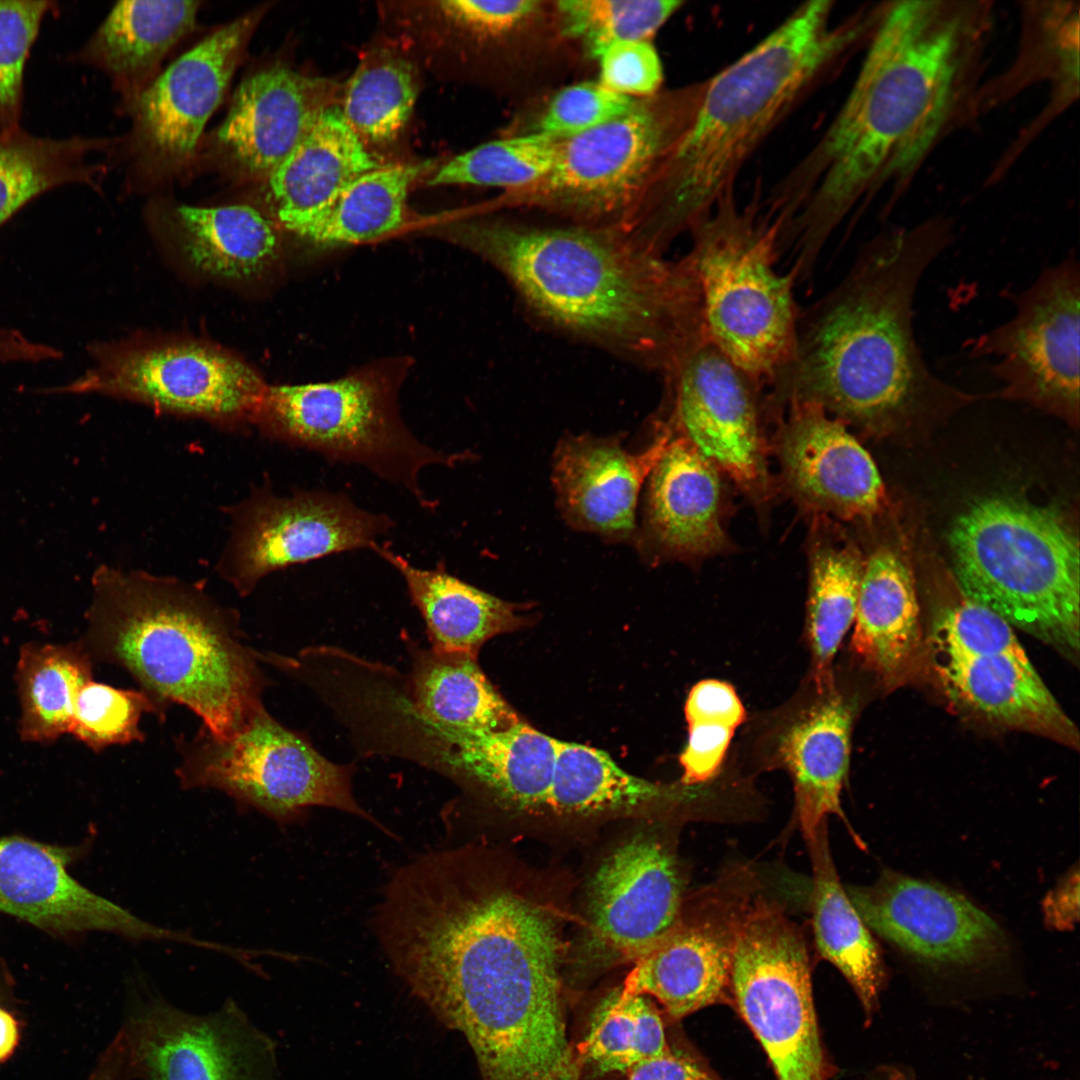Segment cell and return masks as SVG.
Instances as JSON below:
<instances>
[{
  "instance_id": "obj_20",
  "label": "cell",
  "mask_w": 1080,
  "mask_h": 1080,
  "mask_svg": "<svg viewBox=\"0 0 1080 1080\" xmlns=\"http://www.w3.org/2000/svg\"><path fill=\"white\" fill-rule=\"evenodd\" d=\"M747 873H734L684 907L676 926L634 962L622 986L652 996L673 1018L714 1004L730 991L739 931L752 901Z\"/></svg>"
},
{
  "instance_id": "obj_27",
  "label": "cell",
  "mask_w": 1080,
  "mask_h": 1080,
  "mask_svg": "<svg viewBox=\"0 0 1080 1080\" xmlns=\"http://www.w3.org/2000/svg\"><path fill=\"white\" fill-rule=\"evenodd\" d=\"M946 693L992 722L1071 748L1079 732L1032 665L1022 645L964 656H933Z\"/></svg>"
},
{
  "instance_id": "obj_29",
  "label": "cell",
  "mask_w": 1080,
  "mask_h": 1080,
  "mask_svg": "<svg viewBox=\"0 0 1080 1080\" xmlns=\"http://www.w3.org/2000/svg\"><path fill=\"white\" fill-rule=\"evenodd\" d=\"M379 166L332 104L262 182L267 215L297 236L347 183Z\"/></svg>"
},
{
  "instance_id": "obj_22",
  "label": "cell",
  "mask_w": 1080,
  "mask_h": 1080,
  "mask_svg": "<svg viewBox=\"0 0 1080 1080\" xmlns=\"http://www.w3.org/2000/svg\"><path fill=\"white\" fill-rule=\"evenodd\" d=\"M846 892L869 929L920 961L971 965L1007 951L993 918L938 884L886 870L872 885Z\"/></svg>"
},
{
  "instance_id": "obj_42",
  "label": "cell",
  "mask_w": 1080,
  "mask_h": 1080,
  "mask_svg": "<svg viewBox=\"0 0 1080 1080\" xmlns=\"http://www.w3.org/2000/svg\"><path fill=\"white\" fill-rule=\"evenodd\" d=\"M599 1072H628L669 1052L661 1017L647 996L616 988L595 1009L580 1048Z\"/></svg>"
},
{
  "instance_id": "obj_38",
  "label": "cell",
  "mask_w": 1080,
  "mask_h": 1080,
  "mask_svg": "<svg viewBox=\"0 0 1080 1080\" xmlns=\"http://www.w3.org/2000/svg\"><path fill=\"white\" fill-rule=\"evenodd\" d=\"M807 634L812 683L834 679L833 660L854 622L864 560L857 546L826 516H812Z\"/></svg>"
},
{
  "instance_id": "obj_5",
  "label": "cell",
  "mask_w": 1080,
  "mask_h": 1080,
  "mask_svg": "<svg viewBox=\"0 0 1080 1080\" xmlns=\"http://www.w3.org/2000/svg\"><path fill=\"white\" fill-rule=\"evenodd\" d=\"M832 1L802 4L773 31L712 78L696 114L653 183L634 235L664 254L676 237L733 192L763 140L814 80L875 26L863 9L831 23Z\"/></svg>"
},
{
  "instance_id": "obj_56",
  "label": "cell",
  "mask_w": 1080,
  "mask_h": 1080,
  "mask_svg": "<svg viewBox=\"0 0 1080 1080\" xmlns=\"http://www.w3.org/2000/svg\"><path fill=\"white\" fill-rule=\"evenodd\" d=\"M89 1080H132L127 1064L116 1057L101 1059L98 1068Z\"/></svg>"
},
{
  "instance_id": "obj_4",
  "label": "cell",
  "mask_w": 1080,
  "mask_h": 1080,
  "mask_svg": "<svg viewBox=\"0 0 1080 1080\" xmlns=\"http://www.w3.org/2000/svg\"><path fill=\"white\" fill-rule=\"evenodd\" d=\"M952 241L942 216L868 241L846 275L800 312L792 357L768 385L771 406L813 404L845 424L880 428L961 394L929 367L913 319L921 279Z\"/></svg>"
},
{
  "instance_id": "obj_51",
  "label": "cell",
  "mask_w": 1080,
  "mask_h": 1080,
  "mask_svg": "<svg viewBox=\"0 0 1080 1080\" xmlns=\"http://www.w3.org/2000/svg\"><path fill=\"white\" fill-rule=\"evenodd\" d=\"M441 13L457 26L481 36L499 37L520 30L542 11L537 0L438 2Z\"/></svg>"
},
{
  "instance_id": "obj_36",
  "label": "cell",
  "mask_w": 1080,
  "mask_h": 1080,
  "mask_svg": "<svg viewBox=\"0 0 1080 1080\" xmlns=\"http://www.w3.org/2000/svg\"><path fill=\"white\" fill-rule=\"evenodd\" d=\"M1020 52L1009 72L982 85L978 112L1009 99L1036 81H1049L1053 98L1041 119L1060 112L1079 96V2L1023 3Z\"/></svg>"
},
{
  "instance_id": "obj_55",
  "label": "cell",
  "mask_w": 1080,
  "mask_h": 1080,
  "mask_svg": "<svg viewBox=\"0 0 1080 1080\" xmlns=\"http://www.w3.org/2000/svg\"><path fill=\"white\" fill-rule=\"evenodd\" d=\"M17 1042V1022L11 1014L0 1008V1062L12 1054Z\"/></svg>"
},
{
  "instance_id": "obj_46",
  "label": "cell",
  "mask_w": 1080,
  "mask_h": 1080,
  "mask_svg": "<svg viewBox=\"0 0 1080 1080\" xmlns=\"http://www.w3.org/2000/svg\"><path fill=\"white\" fill-rule=\"evenodd\" d=\"M685 717L688 740L679 757L684 770L681 781L692 786L716 774L735 729L744 721L745 709L733 686L708 679L690 690Z\"/></svg>"
},
{
  "instance_id": "obj_14",
  "label": "cell",
  "mask_w": 1080,
  "mask_h": 1080,
  "mask_svg": "<svg viewBox=\"0 0 1080 1080\" xmlns=\"http://www.w3.org/2000/svg\"><path fill=\"white\" fill-rule=\"evenodd\" d=\"M90 352L95 362L92 367L46 392L97 393L233 425L253 422L267 387L239 358L199 342L129 350L96 345Z\"/></svg>"
},
{
  "instance_id": "obj_41",
  "label": "cell",
  "mask_w": 1080,
  "mask_h": 1080,
  "mask_svg": "<svg viewBox=\"0 0 1080 1080\" xmlns=\"http://www.w3.org/2000/svg\"><path fill=\"white\" fill-rule=\"evenodd\" d=\"M88 653L78 641L23 645L15 680L20 700L19 735L25 742L49 743L69 732L80 688L92 678Z\"/></svg>"
},
{
  "instance_id": "obj_12",
  "label": "cell",
  "mask_w": 1080,
  "mask_h": 1080,
  "mask_svg": "<svg viewBox=\"0 0 1080 1080\" xmlns=\"http://www.w3.org/2000/svg\"><path fill=\"white\" fill-rule=\"evenodd\" d=\"M730 992L778 1080H825L807 943L778 904L751 901L735 947Z\"/></svg>"
},
{
  "instance_id": "obj_37",
  "label": "cell",
  "mask_w": 1080,
  "mask_h": 1080,
  "mask_svg": "<svg viewBox=\"0 0 1080 1080\" xmlns=\"http://www.w3.org/2000/svg\"><path fill=\"white\" fill-rule=\"evenodd\" d=\"M410 671L402 683L413 705L428 718L455 728H504L520 719L491 684L477 658L424 647L404 639Z\"/></svg>"
},
{
  "instance_id": "obj_1",
  "label": "cell",
  "mask_w": 1080,
  "mask_h": 1080,
  "mask_svg": "<svg viewBox=\"0 0 1080 1080\" xmlns=\"http://www.w3.org/2000/svg\"><path fill=\"white\" fill-rule=\"evenodd\" d=\"M994 8L980 0L885 2L846 100L786 195L797 247L821 255L865 196L891 207L934 148L977 113Z\"/></svg>"
},
{
  "instance_id": "obj_50",
  "label": "cell",
  "mask_w": 1080,
  "mask_h": 1080,
  "mask_svg": "<svg viewBox=\"0 0 1080 1080\" xmlns=\"http://www.w3.org/2000/svg\"><path fill=\"white\" fill-rule=\"evenodd\" d=\"M599 82L606 88L640 99L659 93L663 66L650 40H629L608 47L598 58Z\"/></svg>"
},
{
  "instance_id": "obj_19",
  "label": "cell",
  "mask_w": 1080,
  "mask_h": 1080,
  "mask_svg": "<svg viewBox=\"0 0 1080 1080\" xmlns=\"http://www.w3.org/2000/svg\"><path fill=\"white\" fill-rule=\"evenodd\" d=\"M684 880L673 845L640 832L613 849L588 887L586 945L605 964L636 962L678 923Z\"/></svg>"
},
{
  "instance_id": "obj_7",
  "label": "cell",
  "mask_w": 1080,
  "mask_h": 1080,
  "mask_svg": "<svg viewBox=\"0 0 1080 1080\" xmlns=\"http://www.w3.org/2000/svg\"><path fill=\"white\" fill-rule=\"evenodd\" d=\"M948 542L966 600L1078 658L1079 542L1058 514L1009 497L984 498L956 518Z\"/></svg>"
},
{
  "instance_id": "obj_48",
  "label": "cell",
  "mask_w": 1080,
  "mask_h": 1080,
  "mask_svg": "<svg viewBox=\"0 0 1080 1080\" xmlns=\"http://www.w3.org/2000/svg\"><path fill=\"white\" fill-rule=\"evenodd\" d=\"M53 1L0 0V130L21 126L25 67Z\"/></svg>"
},
{
  "instance_id": "obj_8",
  "label": "cell",
  "mask_w": 1080,
  "mask_h": 1080,
  "mask_svg": "<svg viewBox=\"0 0 1080 1080\" xmlns=\"http://www.w3.org/2000/svg\"><path fill=\"white\" fill-rule=\"evenodd\" d=\"M689 233L685 257L709 340L769 385L792 357L800 316L796 277L777 268L780 224L755 202L739 206L731 192Z\"/></svg>"
},
{
  "instance_id": "obj_11",
  "label": "cell",
  "mask_w": 1080,
  "mask_h": 1080,
  "mask_svg": "<svg viewBox=\"0 0 1080 1080\" xmlns=\"http://www.w3.org/2000/svg\"><path fill=\"white\" fill-rule=\"evenodd\" d=\"M176 744V776L184 789L223 791L281 824L321 806L387 832L354 796V764L327 759L303 733L282 725L266 709L230 737H217L202 726Z\"/></svg>"
},
{
  "instance_id": "obj_2",
  "label": "cell",
  "mask_w": 1080,
  "mask_h": 1080,
  "mask_svg": "<svg viewBox=\"0 0 1080 1080\" xmlns=\"http://www.w3.org/2000/svg\"><path fill=\"white\" fill-rule=\"evenodd\" d=\"M380 944L409 991L462 1034L561 997L558 919L477 856H439L408 876Z\"/></svg>"
},
{
  "instance_id": "obj_15",
  "label": "cell",
  "mask_w": 1080,
  "mask_h": 1080,
  "mask_svg": "<svg viewBox=\"0 0 1080 1080\" xmlns=\"http://www.w3.org/2000/svg\"><path fill=\"white\" fill-rule=\"evenodd\" d=\"M1009 320L970 342L1002 393L1074 417L1079 405L1080 265L1070 254L1012 295Z\"/></svg>"
},
{
  "instance_id": "obj_3",
  "label": "cell",
  "mask_w": 1080,
  "mask_h": 1080,
  "mask_svg": "<svg viewBox=\"0 0 1080 1080\" xmlns=\"http://www.w3.org/2000/svg\"><path fill=\"white\" fill-rule=\"evenodd\" d=\"M445 233L492 264L551 327L665 374L707 337L696 278L625 231L475 217Z\"/></svg>"
},
{
  "instance_id": "obj_25",
  "label": "cell",
  "mask_w": 1080,
  "mask_h": 1080,
  "mask_svg": "<svg viewBox=\"0 0 1080 1080\" xmlns=\"http://www.w3.org/2000/svg\"><path fill=\"white\" fill-rule=\"evenodd\" d=\"M647 477L638 546L648 560L692 561L720 553L728 540L721 472L677 429Z\"/></svg>"
},
{
  "instance_id": "obj_57",
  "label": "cell",
  "mask_w": 1080,
  "mask_h": 1080,
  "mask_svg": "<svg viewBox=\"0 0 1080 1080\" xmlns=\"http://www.w3.org/2000/svg\"><path fill=\"white\" fill-rule=\"evenodd\" d=\"M256 955H257V952H256V950H254V956H253V958H255V957H256ZM252 960H253V959H252ZM252 960H251L250 964H249L248 966H246V967L250 968V967L252 966Z\"/></svg>"
},
{
  "instance_id": "obj_40",
  "label": "cell",
  "mask_w": 1080,
  "mask_h": 1080,
  "mask_svg": "<svg viewBox=\"0 0 1080 1080\" xmlns=\"http://www.w3.org/2000/svg\"><path fill=\"white\" fill-rule=\"evenodd\" d=\"M431 161L380 165L347 183L299 232L314 244L335 246L369 241L404 222L412 185Z\"/></svg>"
},
{
  "instance_id": "obj_44",
  "label": "cell",
  "mask_w": 1080,
  "mask_h": 1080,
  "mask_svg": "<svg viewBox=\"0 0 1080 1080\" xmlns=\"http://www.w3.org/2000/svg\"><path fill=\"white\" fill-rule=\"evenodd\" d=\"M556 145V140L534 131L489 141L450 159L427 183L497 187L505 192L522 189L545 176Z\"/></svg>"
},
{
  "instance_id": "obj_34",
  "label": "cell",
  "mask_w": 1080,
  "mask_h": 1080,
  "mask_svg": "<svg viewBox=\"0 0 1080 1080\" xmlns=\"http://www.w3.org/2000/svg\"><path fill=\"white\" fill-rule=\"evenodd\" d=\"M813 870L812 926L819 955L851 984L872 1011L884 980L879 947L842 886L828 841L827 821L808 840Z\"/></svg>"
},
{
  "instance_id": "obj_30",
  "label": "cell",
  "mask_w": 1080,
  "mask_h": 1080,
  "mask_svg": "<svg viewBox=\"0 0 1080 1080\" xmlns=\"http://www.w3.org/2000/svg\"><path fill=\"white\" fill-rule=\"evenodd\" d=\"M199 1L117 2L71 62L102 72L129 113L167 54L196 26Z\"/></svg>"
},
{
  "instance_id": "obj_33",
  "label": "cell",
  "mask_w": 1080,
  "mask_h": 1080,
  "mask_svg": "<svg viewBox=\"0 0 1080 1080\" xmlns=\"http://www.w3.org/2000/svg\"><path fill=\"white\" fill-rule=\"evenodd\" d=\"M684 787L636 777L602 750L558 740L546 815L593 818L665 808L697 796V791Z\"/></svg>"
},
{
  "instance_id": "obj_13",
  "label": "cell",
  "mask_w": 1080,
  "mask_h": 1080,
  "mask_svg": "<svg viewBox=\"0 0 1080 1080\" xmlns=\"http://www.w3.org/2000/svg\"><path fill=\"white\" fill-rule=\"evenodd\" d=\"M267 11L255 7L217 27L161 71L129 115L127 149L139 184H164L196 161L205 126L222 103Z\"/></svg>"
},
{
  "instance_id": "obj_26",
  "label": "cell",
  "mask_w": 1080,
  "mask_h": 1080,
  "mask_svg": "<svg viewBox=\"0 0 1080 1080\" xmlns=\"http://www.w3.org/2000/svg\"><path fill=\"white\" fill-rule=\"evenodd\" d=\"M657 424L655 441L639 454L628 452L617 436L567 435L559 441L552 483L568 524L608 541L634 535L640 489L669 436L666 424Z\"/></svg>"
},
{
  "instance_id": "obj_28",
  "label": "cell",
  "mask_w": 1080,
  "mask_h": 1080,
  "mask_svg": "<svg viewBox=\"0 0 1080 1080\" xmlns=\"http://www.w3.org/2000/svg\"><path fill=\"white\" fill-rule=\"evenodd\" d=\"M854 708L835 679L814 686V696L778 732L774 762L792 778L805 840L831 814L846 822L841 791L850 762Z\"/></svg>"
},
{
  "instance_id": "obj_43",
  "label": "cell",
  "mask_w": 1080,
  "mask_h": 1080,
  "mask_svg": "<svg viewBox=\"0 0 1080 1080\" xmlns=\"http://www.w3.org/2000/svg\"><path fill=\"white\" fill-rule=\"evenodd\" d=\"M418 94L416 74L400 57L376 56L349 79L339 106L351 129L370 143L392 141L409 121Z\"/></svg>"
},
{
  "instance_id": "obj_49",
  "label": "cell",
  "mask_w": 1080,
  "mask_h": 1080,
  "mask_svg": "<svg viewBox=\"0 0 1080 1080\" xmlns=\"http://www.w3.org/2000/svg\"><path fill=\"white\" fill-rule=\"evenodd\" d=\"M637 99L618 94L599 81H583L559 90L534 132L556 141L594 129L630 110Z\"/></svg>"
},
{
  "instance_id": "obj_21",
  "label": "cell",
  "mask_w": 1080,
  "mask_h": 1080,
  "mask_svg": "<svg viewBox=\"0 0 1080 1080\" xmlns=\"http://www.w3.org/2000/svg\"><path fill=\"white\" fill-rule=\"evenodd\" d=\"M330 81L271 64L247 74L227 115L196 159L231 181L262 183L289 154L317 116L332 105Z\"/></svg>"
},
{
  "instance_id": "obj_39",
  "label": "cell",
  "mask_w": 1080,
  "mask_h": 1080,
  "mask_svg": "<svg viewBox=\"0 0 1080 1080\" xmlns=\"http://www.w3.org/2000/svg\"><path fill=\"white\" fill-rule=\"evenodd\" d=\"M175 219L185 255L200 271L225 279L257 276L278 257V228L248 204H182Z\"/></svg>"
},
{
  "instance_id": "obj_6",
  "label": "cell",
  "mask_w": 1080,
  "mask_h": 1080,
  "mask_svg": "<svg viewBox=\"0 0 1080 1080\" xmlns=\"http://www.w3.org/2000/svg\"><path fill=\"white\" fill-rule=\"evenodd\" d=\"M79 640L93 662L129 673L160 720L186 706L227 738L265 708L269 679L241 637L239 615L200 584L102 565Z\"/></svg>"
},
{
  "instance_id": "obj_54",
  "label": "cell",
  "mask_w": 1080,
  "mask_h": 1080,
  "mask_svg": "<svg viewBox=\"0 0 1080 1080\" xmlns=\"http://www.w3.org/2000/svg\"><path fill=\"white\" fill-rule=\"evenodd\" d=\"M62 357L58 348L33 341L17 329L0 326V362L38 363Z\"/></svg>"
},
{
  "instance_id": "obj_16",
  "label": "cell",
  "mask_w": 1080,
  "mask_h": 1080,
  "mask_svg": "<svg viewBox=\"0 0 1080 1080\" xmlns=\"http://www.w3.org/2000/svg\"><path fill=\"white\" fill-rule=\"evenodd\" d=\"M231 534L218 571L241 596L276 570L329 555L369 548L393 520L358 507L344 493L254 491L230 508Z\"/></svg>"
},
{
  "instance_id": "obj_23",
  "label": "cell",
  "mask_w": 1080,
  "mask_h": 1080,
  "mask_svg": "<svg viewBox=\"0 0 1080 1080\" xmlns=\"http://www.w3.org/2000/svg\"><path fill=\"white\" fill-rule=\"evenodd\" d=\"M79 851L0 836V913L54 935L101 931L135 941L181 940L179 930L152 924L74 879L68 866Z\"/></svg>"
},
{
  "instance_id": "obj_47",
  "label": "cell",
  "mask_w": 1080,
  "mask_h": 1080,
  "mask_svg": "<svg viewBox=\"0 0 1080 1080\" xmlns=\"http://www.w3.org/2000/svg\"><path fill=\"white\" fill-rule=\"evenodd\" d=\"M144 713L157 716L143 691L91 679L77 693L68 733L96 752L112 745L142 742L145 734L139 723Z\"/></svg>"
},
{
  "instance_id": "obj_52",
  "label": "cell",
  "mask_w": 1080,
  "mask_h": 1080,
  "mask_svg": "<svg viewBox=\"0 0 1080 1080\" xmlns=\"http://www.w3.org/2000/svg\"><path fill=\"white\" fill-rule=\"evenodd\" d=\"M1044 921L1047 927L1058 930H1072L1079 920V871L1078 866L1071 868L1048 892L1042 903Z\"/></svg>"
},
{
  "instance_id": "obj_18",
  "label": "cell",
  "mask_w": 1080,
  "mask_h": 1080,
  "mask_svg": "<svg viewBox=\"0 0 1080 1080\" xmlns=\"http://www.w3.org/2000/svg\"><path fill=\"white\" fill-rule=\"evenodd\" d=\"M126 1010L136 1079L277 1080L275 1042L234 999L196 1014L133 982Z\"/></svg>"
},
{
  "instance_id": "obj_32",
  "label": "cell",
  "mask_w": 1080,
  "mask_h": 1080,
  "mask_svg": "<svg viewBox=\"0 0 1080 1080\" xmlns=\"http://www.w3.org/2000/svg\"><path fill=\"white\" fill-rule=\"evenodd\" d=\"M919 606L912 573L887 547L864 560L851 649L865 667L891 680L919 642Z\"/></svg>"
},
{
  "instance_id": "obj_17",
  "label": "cell",
  "mask_w": 1080,
  "mask_h": 1080,
  "mask_svg": "<svg viewBox=\"0 0 1080 1080\" xmlns=\"http://www.w3.org/2000/svg\"><path fill=\"white\" fill-rule=\"evenodd\" d=\"M663 376L665 420L751 500L768 501L773 488L762 429L764 384L708 337Z\"/></svg>"
},
{
  "instance_id": "obj_53",
  "label": "cell",
  "mask_w": 1080,
  "mask_h": 1080,
  "mask_svg": "<svg viewBox=\"0 0 1080 1080\" xmlns=\"http://www.w3.org/2000/svg\"><path fill=\"white\" fill-rule=\"evenodd\" d=\"M627 1080H706L699 1067L687 1058L668 1052L643 1061L628 1071Z\"/></svg>"
},
{
  "instance_id": "obj_35",
  "label": "cell",
  "mask_w": 1080,
  "mask_h": 1080,
  "mask_svg": "<svg viewBox=\"0 0 1080 1080\" xmlns=\"http://www.w3.org/2000/svg\"><path fill=\"white\" fill-rule=\"evenodd\" d=\"M117 144L109 138L40 137L21 126L0 130V227L53 189L84 185L100 191L108 167L92 158Z\"/></svg>"
},
{
  "instance_id": "obj_31",
  "label": "cell",
  "mask_w": 1080,
  "mask_h": 1080,
  "mask_svg": "<svg viewBox=\"0 0 1080 1080\" xmlns=\"http://www.w3.org/2000/svg\"><path fill=\"white\" fill-rule=\"evenodd\" d=\"M402 576L419 611L430 647L478 656L491 638L522 627L520 605L502 600L450 574L443 561L433 569L411 564L385 545L372 548Z\"/></svg>"
},
{
  "instance_id": "obj_10",
  "label": "cell",
  "mask_w": 1080,
  "mask_h": 1080,
  "mask_svg": "<svg viewBox=\"0 0 1080 1080\" xmlns=\"http://www.w3.org/2000/svg\"><path fill=\"white\" fill-rule=\"evenodd\" d=\"M393 391L368 376L266 387L253 422L273 440L358 464L405 488L427 509L436 504L419 485L430 465L454 467L463 453L436 450L400 420Z\"/></svg>"
},
{
  "instance_id": "obj_24",
  "label": "cell",
  "mask_w": 1080,
  "mask_h": 1080,
  "mask_svg": "<svg viewBox=\"0 0 1080 1080\" xmlns=\"http://www.w3.org/2000/svg\"><path fill=\"white\" fill-rule=\"evenodd\" d=\"M777 433L784 484L812 516L869 521L881 510L885 489L869 453L846 424L822 408L789 404Z\"/></svg>"
},
{
  "instance_id": "obj_45",
  "label": "cell",
  "mask_w": 1080,
  "mask_h": 1080,
  "mask_svg": "<svg viewBox=\"0 0 1080 1080\" xmlns=\"http://www.w3.org/2000/svg\"><path fill=\"white\" fill-rule=\"evenodd\" d=\"M682 4L678 0H561L555 10L562 34L598 59L615 43L650 40Z\"/></svg>"
},
{
  "instance_id": "obj_9",
  "label": "cell",
  "mask_w": 1080,
  "mask_h": 1080,
  "mask_svg": "<svg viewBox=\"0 0 1080 1080\" xmlns=\"http://www.w3.org/2000/svg\"><path fill=\"white\" fill-rule=\"evenodd\" d=\"M705 85L704 80L637 99L626 113L557 141L545 176L506 191L502 204L629 232L664 163L692 123Z\"/></svg>"
}]
</instances>
